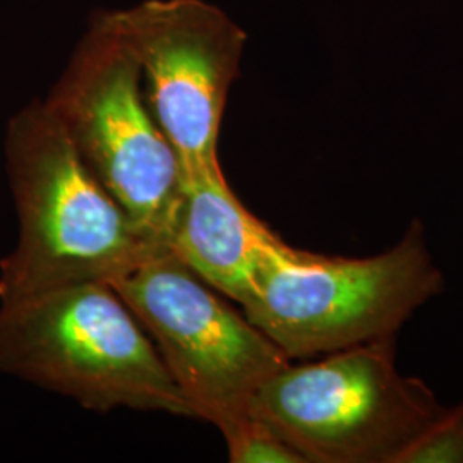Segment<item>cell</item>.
I'll list each match as a JSON object with an SVG mask.
<instances>
[{"instance_id":"10","label":"cell","mask_w":463,"mask_h":463,"mask_svg":"<svg viewBox=\"0 0 463 463\" xmlns=\"http://www.w3.org/2000/svg\"><path fill=\"white\" fill-rule=\"evenodd\" d=\"M400 463H463V402L448 407L443 417L402 455Z\"/></svg>"},{"instance_id":"3","label":"cell","mask_w":463,"mask_h":463,"mask_svg":"<svg viewBox=\"0 0 463 463\" xmlns=\"http://www.w3.org/2000/svg\"><path fill=\"white\" fill-rule=\"evenodd\" d=\"M0 373L95 412L194 417L148 333L105 281L2 302Z\"/></svg>"},{"instance_id":"4","label":"cell","mask_w":463,"mask_h":463,"mask_svg":"<svg viewBox=\"0 0 463 463\" xmlns=\"http://www.w3.org/2000/svg\"><path fill=\"white\" fill-rule=\"evenodd\" d=\"M430 384L400 373L397 338L283 367L263 383L249 414L304 463H400L447 412Z\"/></svg>"},{"instance_id":"9","label":"cell","mask_w":463,"mask_h":463,"mask_svg":"<svg viewBox=\"0 0 463 463\" xmlns=\"http://www.w3.org/2000/svg\"><path fill=\"white\" fill-rule=\"evenodd\" d=\"M232 463H304L261 420L249 415L222 432Z\"/></svg>"},{"instance_id":"8","label":"cell","mask_w":463,"mask_h":463,"mask_svg":"<svg viewBox=\"0 0 463 463\" xmlns=\"http://www.w3.org/2000/svg\"><path fill=\"white\" fill-rule=\"evenodd\" d=\"M279 237L235 196L222 166L183 175L166 246L222 296L244 302L258 261Z\"/></svg>"},{"instance_id":"1","label":"cell","mask_w":463,"mask_h":463,"mask_svg":"<svg viewBox=\"0 0 463 463\" xmlns=\"http://www.w3.org/2000/svg\"><path fill=\"white\" fill-rule=\"evenodd\" d=\"M4 156L17 241L0 261V304L76 283H110L168 249L97 181L45 99L9 120Z\"/></svg>"},{"instance_id":"5","label":"cell","mask_w":463,"mask_h":463,"mask_svg":"<svg viewBox=\"0 0 463 463\" xmlns=\"http://www.w3.org/2000/svg\"><path fill=\"white\" fill-rule=\"evenodd\" d=\"M137 317L194 417L223 432L292 361L170 249L109 283Z\"/></svg>"},{"instance_id":"6","label":"cell","mask_w":463,"mask_h":463,"mask_svg":"<svg viewBox=\"0 0 463 463\" xmlns=\"http://www.w3.org/2000/svg\"><path fill=\"white\" fill-rule=\"evenodd\" d=\"M141 83L133 53L95 17L45 103L107 193L166 246L183 170Z\"/></svg>"},{"instance_id":"2","label":"cell","mask_w":463,"mask_h":463,"mask_svg":"<svg viewBox=\"0 0 463 463\" xmlns=\"http://www.w3.org/2000/svg\"><path fill=\"white\" fill-rule=\"evenodd\" d=\"M443 290L424 223L412 220L395 246L365 258L316 254L279 237L258 261L241 307L294 363L397 338Z\"/></svg>"},{"instance_id":"7","label":"cell","mask_w":463,"mask_h":463,"mask_svg":"<svg viewBox=\"0 0 463 463\" xmlns=\"http://www.w3.org/2000/svg\"><path fill=\"white\" fill-rule=\"evenodd\" d=\"M97 19L141 67L151 114L183 175L220 166L218 137L241 72L244 30L204 0H145Z\"/></svg>"}]
</instances>
